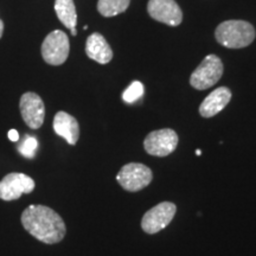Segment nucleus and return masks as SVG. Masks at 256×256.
I'll list each match as a JSON object with an SVG mask.
<instances>
[{"label": "nucleus", "instance_id": "obj_9", "mask_svg": "<svg viewBox=\"0 0 256 256\" xmlns=\"http://www.w3.org/2000/svg\"><path fill=\"white\" fill-rule=\"evenodd\" d=\"M147 11L154 20L170 26H178L183 20V12L174 0H150Z\"/></svg>", "mask_w": 256, "mask_h": 256}, {"label": "nucleus", "instance_id": "obj_20", "mask_svg": "<svg viewBox=\"0 0 256 256\" xmlns=\"http://www.w3.org/2000/svg\"><path fill=\"white\" fill-rule=\"evenodd\" d=\"M70 32H72V36H76V34H78V30H76V28H70Z\"/></svg>", "mask_w": 256, "mask_h": 256}, {"label": "nucleus", "instance_id": "obj_14", "mask_svg": "<svg viewBox=\"0 0 256 256\" xmlns=\"http://www.w3.org/2000/svg\"><path fill=\"white\" fill-rule=\"evenodd\" d=\"M55 11L60 22L64 26L68 28L69 30L72 28H76V24H78V14H76V8L75 4H74V0H56Z\"/></svg>", "mask_w": 256, "mask_h": 256}, {"label": "nucleus", "instance_id": "obj_4", "mask_svg": "<svg viewBox=\"0 0 256 256\" xmlns=\"http://www.w3.org/2000/svg\"><path fill=\"white\" fill-rule=\"evenodd\" d=\"M153 174L148 166L140 162H130L121 168L116 176L121 188L130 192H138L151 184Z\"/></svg>", "mask_w": 256, "mask_h": 256}, {"label": "nucleus", "instance_id": "obj_13", "mask_svg": "<svg viewBox=\"0 0 256 256\" xmlns=\"http://www.w3.org/2000/svg\"><path fill=\"white\" fill-rule=\"evenodd\" d=\"M86 54L90 60L100 64L110 63L113 58V50L101 34L94 32L86 42Z\"/></svg>", "mask_w": 256, "mask_h": 256}, {"label": "nucleus", "instance_id": "obj_5", "mask_svg": "<svg viewBox=\"0 0 256 256\" xmlns=\"http://www.w3.org/2000/svg\"><path fill=\"white\" fill-rule=\"evenodd\" d=\"M69 38L60 30H55L48 34L42 44V56L50 66H60L69 56Z\"/></svg>", "mask_w": 256, "mask_h": 256}, {"label": "nucleus", "instance_id": "obj_10", "mask_svg": "<svg viewBox=\"0 0 256 256\" xmlns=\"http://www.w3.org/2000/svg\"><path fill=\"white\" fill-rule=\"evenodd\" d=\"M19 107L23 120L28 127L32 130H38L42 127L46 118V106L40 95L30 92H25L22 96Z\"/></svg>", "mask_w": 256, "mask_h": 256}, {"label": "nucleus", "instance_id": "obj_21", "mask_svg": "<svg viewBox=\"0 0 256 256\" xmlns=\"http://www.w3.org/2000/svg\"><path fill=\"white\" fill-rule=\"evenodd\" d=\"M196 154H197V156H200V154H202V151H200V150H197V151H196Z\"/></svg>", "mask_w": 256, "mask_h": 256}, {"label": "nucleus", "instance_id": "obj_11", "mask_svg": "<svg viewBox=\"0 0 256 256\" xmlns=\"http://www.w3.org/2000/svg\"><path fill=\"white\" fill-rule=\"evenodd\" d=\"M232 100V92L226 87H220L204 98L200 106V114L203 118H212L220 113Z\"/></svg>", "mask_w": 256, "mask_h": 256}, {"label": "nucleus", "instance_id": "obj_17", "mask_svg": "<svg viewBox=\"0 0 256 256\" xmlns=\"http://www.w3.org/2000/svg\"><path fill=\"white\" fill-rule=\"evenodd\" d=\"M38 147V142L36 138L34 136H25V140L19 147V152L22 153L26 158H34L36 154Z\"/></svg>", "mask_w": 256, "mask_h": 256}, {"label": "nucleus", "instance_id": "obj_6", "mask_svg": "<svg viewBox=\"0 0 256 256\" xmlns=\"http://www.w3.org/2000/svg\"><path fill=\"white\" fill-rule=\"evenodd\" d=\"M178 136L174 130H153L144 140V147L148 154L154 156H166L171 154L178 146Z\"/></svg>", "mask_w": 256, "mask_h": 256}, {"label": "nucleus", "instance_id": "obj_8", "mask_svg": "<svg viewBox=\"0 0 256 256\" xmlns=\"http://www.w3.org/2000/svg\"><path fill=\"white\" fill-rule=\"evenodd\" d=\"M34 180L28 176L19 172H12L0 180V200H16L22 194H31L34 190Z\"/></svg>", "mask_w": 256, "mask_h": 256}, {"label": "nucleus", "instance_id": "obj_2", "mask_svg": "<svg viewBox=\"0 0 256 256\" xmlns=\"http://www.w3.org/2000/svg\"><path fill=\"white\" fill-rule=\"evenodd\" d=\"M216 40L228 49H243L254 42L256 32L254 26L246 20H226L220 23L215 31Z\"/></svg>", "mask_w": 256, "mask_h": 256}, {"label": "nucleus", "instance_id": "obj_18", "mask_svg": "<svg viewBox=\"0 0 256 256\" xmlns=\"http://www.w3.org/2000/svg\"><path fill=\"white\" fill-rule=\"evenodd\" d=\"M8 139L11 140V142H18V139H19V134H18V132L16 130H11L8 132Z\"/></svg>", "mask_w": 256, "mask_h": 256}, {"label": "nucleus", "instance_id": "obj_19", "mask_svg": "<svg viewBox=\"0 0 256 256\" xmlns=\"http://www.w3.org/2000/svg\"><path fill=\"white\" fill-rule=\"evenodd\" d=\"M2 31H4V23H2V20L0 19V38L2 36Z\"/></svg>", "mask_w": 256, "mask_h": 256}, {"label": "nucleus", "instance_id": "obj_15", "mask_svg": "<svg viewBox=\"0 0 256 256\" xmlns=\"http://www.w3.org/2000/svg\"><path fill=\"white\" fill-rule=\"evenodd\" d=\"M130 0H98V10L104 17H114L126 11Z\"/></svg>", "mask_w": 256, "mask_h": 256}, {"label": "nucleus", "instance_id": "obj_3", "mask_svg": "<svg viewBox=\"0 0 256 256\" xmlns=\"http://www.w3.org/2000/svg\"><path fill=\"white\" fill-rule=\"evenodd\" d=\"M223 75V63L218 56L208 55L191 74L190 84L197 90H206L215 86Z\"/></svg>", "mask_w": 256, "mask_h": 256}, {"label": "nucleus", "instance_id": "obj_1", "mask_svg": "<svg viewBox=\"0 0 256 256\" xmlns=\"http://www.w3.org/2000/svg\"><path fill=\"white\" fill-rule=\"evenodd\" d=\"M22 224L38 241L55 244L66 236V226L62 217L49 206H30L22 214Z\"/></svg>", "mask_w": 256, "mask_h": 256}, {"label": "nucleus", "instance_id": "obj_16", "mask_svg": "<svg viewBox=\"0 0 256 256\" xmlns=\"http://www.w3.org/2000/svg\"><path fill=\"white\" fill-rule=\"evenodd\" d=\"M142 94H144L142 83L139 81H134L132 84H130V87L124 92L122 98L124 102H127V104H133V102L139 100V98L142 96Z\"/></svg>", "mask_w": 256, "mask_h": 256}, {"label": "nucleus", "instance_id": "obj_12", "mask_svg": "<svg viewBox=\"0 0 256 256\" xmlns=\"http://www.w3.org/2000/svg\"><path fill=\"white\" fill-rule=\"evenodd\" d=\"M54 130L62 136L69 145H76L80 138L78 120L66 112H58L54 118Z\"/></svg>", "mask_w": 256, "mask_h": 256}, {"label": "nucleus", "instance_id": "obj_7", "mask_svg": "<svg viewBox=\"0 0 256 256\" xmlns=\"http://www.w3.org/2000/svg\"><path fill=\"white\" fill-rule=\"evenodd\" d=\"M176 211H177V206L171 202L159 203L144 215L142 220V230L150 235L159 232L171 223L176 215Z\"/></svg>", "mask_w": 256, "mask_h": 256}]
</instances>
